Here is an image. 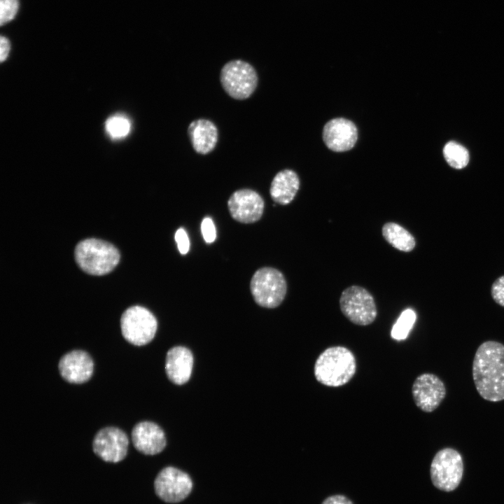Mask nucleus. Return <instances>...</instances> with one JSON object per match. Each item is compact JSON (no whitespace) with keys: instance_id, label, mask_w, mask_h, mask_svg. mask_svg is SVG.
Listing matches in <instances>:
<instances>
[{"instance_id":"nucleus-1","label":"nucleus","mask_w":504,"mask_h":504,"mask_svg":"<svg viewBox=\"0 0 504 504\" xmlns=\"http://www.w3.org/2000/svg\"><path fill=\"white\" fill-rule=\"evenodd\" d=\"M472 379L479 396L490 402L504 400V344L493 340L482 343L475 354Z\"/></svg>"},{"instance_id":"nucleus-2","label":"nucleus","mask_w":504,"mask_h":504,"mask_svg":"<svg viewBox=\"0 0 504 504\" xmlns=\"http://www.w3.org/2000/svg\"><path fill=\"white\" fill-rule=\"evenodd\" d=\"M356 372L353 352L342 346L325 349L316 358L314 372L316 379L326 386L339 387L347 384Z\"/></svg>"},{"instance_id":"nucleus-3","label":"nucleus","mask_w":504,"mask_h":504,"mask_svg":"<svg viewBox=\"0 0 504 504\" xmlns=\"http://www.w3.org/2000/svg\"><path fill=\"white\" fill-rule=\"evenodd\" d=\"M79 267L91 275H104L111 272L118 264L120 253L109 242L94 238L80 241L74 250Z\"/></svg>"},{"instance_id":"nucleus-4","label":"nucleus","mask_w":504,"mask_h":504,"mask_svg":"<svg viewBox=\"0 0 504 504\" xmlns=\"http://www.w3.org/2000/svg\"><path fill=\"white\" fill-rule=\"evenodd\" d=\"M220 82L224 91L230 97L244 100L255 91L258 75L250 63L241 59H233L222 67Z\"/></svg>"},{"instance_id":"nucleus-5","label":"nucleus","mask_w":504,"mask_h":504,"mask_svg":"<svg viewBox=\"0 0 504 504\" xmlns=\"http://www.w3.org/2000/svg\"><path fill=\"white\" fill-rule=\"evenodd\" d=\"M250 290L257 304L265 308H276L285 299L287 283L277 269L265 267L258 270L250 282Z\"/></svg>"},{"instance_id":"nucleus-6","label":"nucleus","mask_w":504,"mask_h":504,"mask_svg":"<svg viewBox=\"0 0 504 504\" xmlns=\"http://www.w3.org/2000/svg\"><path fill=\"white\" fill-rule=\"evenodd\" d=\"M430 479L438 489L449 492L459 485L463 474V462L460 453L450 447L439 450L430 464Z\"/></svg>"},{"instance_id":"nucleus-7","label":"nucleus","mask_w":504,"mask_h":504,"mask_svg":"<svg viewBox=\"0 0 504 504\" xmlns=\"http://www.w3.org/2000/svg\"><path fill=\"white\" fill-rule=\"evenodd\" d=\"M340 307L344 316L358 326L370 325L377 316L372 295L365 288L357 285L351 286L342 291Z\"/></svg>"},{"instance_id":"nucleus-8","label":"nucleus","mask_w":504,"mask_h":504,"mask_svg":"<svg viewBox=\"0 0 504 504\" xmlns=\"http://www.w3.org/2000/svg\"><path fill=\"white\" fill-rule=\"evenodd\" d=\"M120 328L123 337L128 342L135 346H143L154 338L158 321L146 308L132 306L122 314Z\"/></svg>"},{"instance_id":"nucleus-9","label":"nucleus","mask_w":504,"mask_h":504,"mask_svg":"<svg viewBox=\"0 0 504 504\" xmlns=\"http://www.w3.org/2000/svg\"><path fill=\"white\" fill-rule=\"evenodd\" d=\"M192 486L190 476L173 466L162 468L154 480L156 495L164 502L170 503L184 500L190 493Z\"/></svg>"},{"instance_id":"nucleus-10","label":"nucleus","mask_w":504,"mask_h":504,"mask_svg":"<svg viewBox=\"0 0 504 504\" xmlns=\"http://www.w3.org/2000/svg\"><path fill=\"white\" fill-rule=\"evenodd\" d=\"M447 390L444 382L432 373L419 374L414 381L412 394L416 406L424 412L435 410L444 400Z\"/></svg>"},{"instance_id":"nucleus-11","label":"nucleus","mask_w":504,"mask_h":504,"mask_svg":"<svg viewBox=\"0 0 504 504\" xmlns=\"http://www.w3.org/2000/svg\"><path fill=\"white\" fill-rule=\"evenodd\" d=\"M128 444V438L122 430L108 426L97 433L92 442V450L103 461L118 463L126 456Z\"/></svg>"},{"instance_id":"nucleus-12","label":"nucleus","mask_w":504,"mask_h":504,"mask_svg":"<svg viewBox=\"0 0 504 504\" xmlns=\"http://www.w3.org/2000/svg\"><path fill=\"white\" fill-rule=\"evenodd\" d=\"M264 200L255 190L248 188L234 191L227 201L232 218L242 223H253L260 219L264 211Z\"/></svg>"},{"instance_id":"nucleus-13","label":"nucleus","mask_w":504,"mask_h":504,"mask_svg":"<svg viewBox=\"0 0 504 504\" xmlns=\"http://www.w3.org/2000/svg\"><path fill=\"white\" fill-rule=\"evenodd\" d=\"M322 136L323 142L330 150L344 152L355 146L358 140V129L350 120L336 118L326 123Z\"/></svg>"},{"instance_id":"nucleus-14","label":"nucleus","mask_w":504,"mask_h":504,"mask_svg":"<svg viewBox=\"0 0 504 504\" xmlns=\"http://www.w3.org/2000/svg\"><path fill=\"white\" fill-rule=\"evenodd\" d=\"M58 370L65 381L71 384H83L92 377L94 363L86 351L73 350L60 358Z\"/></svg>"},{"instance_id":"nucleus-15","label":"nucleus","mask_w":504,"mask_h":504,"mask_svg":"<svg viewBox=\"0 0 504 504\" xmlns=\"http://www.w3.org/2000/svg\"><path fill=\"white\" fill-rule=\"evenodd\" d=\"M132 441L136 450L146 455L159 454L167 444L162 429L156 424L147 421L139 422L134 426Z\"/></svg>"},{"instance_id":"nucleus-16","label":"nucleus","mask_w":504,"mask_h":504,"mask_svg":"<svg viewBox=\"0 0 504 504\" xmlns=\"http://www.w3.org/2000/svg\"><path fill=\"white\" fill-rule=\"evenodd\" d=\"M193 366L192 352L184 346H174L166 355L165 372L169 379L175 384L182 385L190 378Z\"/></svg>"},{"instance_id":"nucleus-17","label":"nucleus","mask_w":504,"mask_h":504,"mask_svg":"<svg viewBox=\"0 0 504 504\" xmlns=\"http://www.w3.org/2000/svg\"><path fill=\"white\" fill-rule=\"evenodd\" d=\"M188 136L194 150L206 155L216 148L218 140V130L216 124L206 118L192 120L188 127Z\"/></svg>"},{"instance_id":"nucleus-18","label":"nucleus","mask_w":504,"mask_h":504,"mask_svg":"<svg viewBox=\"0 0 504 504\" xmlns=\"http://www.w3.org/2000/svg\"><path fill=\"white\" fill-rule=\"evenodd\" d=\"M300 184V178L295 172L289 169H283L274 176L271 182L270 196L279 204H288L294 200Z\"/></svg>"},{"instance_id":"nucleus-19","label":"nucleus","mask_w":504,"mask_h":504,"mask_svg":"<svg viewBox=\"0 0 504 504\" xmlns=\"http://www.w3.org/2000/svg\"><path fill=\"white\" fill-rule=\"evenodd\" d=\"M382 233L384 239L399 251L410 252L416 246L414 237L407 230L396 223H386L382 226Z\"/></svg>"},{"instance_id":"nucleus-20","label":"nucleus","mask_w":504,"mask_h":504,"mask_svg":"<svg viewBox=\"0 0 504 504\" xmlns=\"http://www.w3.org/2000/svg\"><path fill=\"white\" fill-rule=\"evenodd\" d=\"M443 153L447 163L455 169H462L466 167L469 162V153L467 149L454 141L445 145Z\"/></svg>"},{"instance_id":"nucleus-21","label":"nucleus","mask_w":504,"mask_h":504,"mask_svg":"<svg viewBox=\"0 0 504 504\" xmlns=\"http://www.w3.org/2000/svg\"><path fill=\"white\" fill-rule=\"evenodd\" d=\"M416 318V316L414 310L411 309L404 310L392 327L391 337L398 341L405 340L413 328Z\"/></svg>"},{"instance_id":"nucleus-22","label":"nucleus","mask_w":504,"mask_h":504,"mask_svg":"<svg viewBox=\"0 0 504 504\" xmlns=\"http://www.w3.org/2000/svg\"><path fill=\"white\" fill-rule=\"evenodd\" d=\"M131 129L129 119L122 115H115L106 122V130L113 139H122L126 136Z\"/></svg>"},{"instance_id":"nucleus-23","label":"nucleus","mask_w":504,"mask_h":504,"mask_svg":"<svg viewBox=\"0 0 504 504\" xmlns=\"http://www.w3.org/2000/svg\"><path fill=\"white\" fill-rule=\"evenodd\" d=\"M18 0H0V25L12 20L18 10Z\"/></svg>"},{"instance_id":"nucleus-24","label":"nucleus","mask_w":504,"mask_h":504,"mask_svg":"<svg viewBox=\"0 0 504 504\" xmlns=\"http://www.w3.org/2000/svg\"><path fill=\"white\" fill-rule=\"evenodd\" d=\"M201 231L204 241L208 243L214 241L216 237V230L212 219L205 217L201 223Z\"/></svg>"},{"instance_id":"nucleus-25","label":"nucleus","mask_w":504,"mask_h":504,"mask_svg":"<svg viewBox=\"0 0 504 504\" xmlns=\"http://www.w3.org/2000/svg\"><path fill=\"white\" fill-rule=\"evenodd\" d=\"M491 293L493 300L504 307V275L498 277L493 283Z\"/></svg>"},{"instance_id":"nucleus-26","label":"nucleus","mask_w":504,"mask_h":504,"mask_svg":"<svg viewBox=\"0 0 504 504\" xmlns=\"http://www.w3.org/2000/svg\"><path fill=\"white\" fill-rule=\"evenodd\" d=\"M174 239L179 252L183 255L186 254L190 248V241L186 231L182 227L178 228L175 233Z\"/></svg>"},{"instance_id":"nucleus-27","label":"nucleus","mask_w":504,"mask_h":504,"mask_svg":"<svg viewBox=\"0 0 504 504\" xmlns=\"http://www.w3.org/2000/svg\"><path fill=\"white\" fill-rule=\"evenodd\" d=\"M321 504H353V503L345 496L337 494L326 498Z\"/></svg>"},{"instance_id":"nucleus-28","label":"nucleus","mask_w":504,"mask_h":504,"mask_svg":"<svg viewBox=\"0 0 504 504\" xmlns=\"http://www.w3.org/2000/svg\"><path fill=\"white\" fill-rule=\"evenodd\" d=\"M10 51V42L4 36H1L0 38V59L1 62H4L8 57Z\"/></svg>"}]
</instances>
